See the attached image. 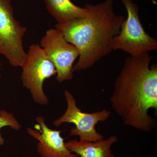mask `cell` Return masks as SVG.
I'll return each mask as SVG.
<instances>
[{"instance_id":"cell-4","label":"cell","mask_w":157,"mask_h":157,"mask_svg":"<svg viewBox=\"0 0 157 157\" xmlns=\"http://www.w3.org/2000/svg\"><path fill=\"white\" fill-rule=\"evenodd\" d=\"M21 68L23 86L29 90L36 103L47 105L48 100L43 90V83L46 79L56 75L57 71L40 45L33 44L29 46Z\"/></svg>"},{"instance_id":"cell-11","label":"cell","mask_w":157,"mask_h":157,"mask_svg":"<svg viewBox=\"0 0 157 157\" xmlns=\"http://www.w3.org/2000/svg\"><path fill=\"white\" fill-rule=\"evenodd\" d=\"M9 126L13 130L18 131L21 125L14 115L5 110L0 111V146L4 144L5 141L1 133V130L4 127Z\"/></svg>"},{"instance_id":"cell-8","label":"cell","mask_w":157,"mask_h":157,"mask_svg":"<svg viewBox=\"0 0 157 157\" xmlns=\"http://www.w3.org/2000/svg\"><path fill=\"white\" fill-rule=\"evenodd\" d=\"M36 121L37 124L34 129L28 128L27 131L29 135L39 141L37 151L40 157H79L66 147L64 139L60 135L62 131L49 128L42 117H38Z\"/></svg>"},{"instance_id":"cell-7","label":"cell","mask_w":157,"mask_h":157,"mask_svg":"<svg viewBox=\"0 0 157 157\" xmlns=\"http://www.w3.org/2000/svg\"><path fill=\"white\" fill-rule=\"evenodd\" d=\"M40 46L54 65L56 79L59 82L71 80L73 76V63L79 56L75 45L65 39L62 32L56 29L46 31L40 41Z\"/></svg>"},{"instance_id":"cell-10","label":"cell","mask_w":157,"mask_h":157,"mask_svg":"<svg viewBox=\"0 0 157 157\" xmlns=\"http://www.w3.org/2000/svg\"><path fill=\"white\" fill-rule=\"evenodd\" d=\"M46 9L58 24L83 18L87 11L73 4L70 0H45Z\"/></svg>"},{"instance_id":"cell-5","label":"cell","mask_w":157,"mask_h":157,"mask_svg":"<svg viewBox=\"0 0 157 157\" xmlns=\"http://www.w3.org/2000/svg\"><path fill=\"white\" fill-rule=\"evenodd\" d=\"M26 31L14 18L11 0H0V54L13 67H21L26 59L23 44Z\"/></svg>"},{"instance_id":"cell-12","label":"cell","mask_w":157,"mask_h":157,"mask_svg":"<svg viewBox=\"0 0 157 157\" xmlns=\"http://www.w3.org/2000/svg\"><path fill=\"white\" fill-rule=\"evenodd\" d=\"M1 65H2V64H1V63H0V66H1ZM1 73H0V78H1Z\"/></svg>"},{"instance_id":"cell-1","label":"cell","mask_w":157,"mask_h":157,"mask_svg":"<svg viewBox=\"0 0 157 157\" xmlns=\"http://www.w3.org/2000/svg\"><path fill=\"white\" fill-rule=\"evenodd\" d=\"M152 59L149 53L127 58L110 98L125 125L147 132L156 126L148 114L151 109L157 113V65L150 66Z\"/></svg>"},{"instance_id":"cell-6","label":"cell","mask_w":157,"mask_h":157,"mask_svg":"<svg viewBox=\"0 0 157 157\" xmlns=\"http://www.w3.org/2000/svg\"><path fill=\"white\" fill-rule=\"evenodd\" d=\"M67 108L64 114L53 121L55 126L59 127L64 123L73 124L70 136H78L80 140L96 141L104 139L103 135L97 132L96 126L100 122L106 121L111 112L106 109L88 113L81 111L76 105V101L68 90L65 91Z\"/></svg>"},{"instance_id":"cell-9","label":"cell","mask_w":157,"mask_h":157,"mask_svg":"<svg viewBox=\"0 0 157 157\" xmlns=\"http://www.w3.org/2000/svg\"><path fill=\"white\" fill-rule=\"evenodd\" d=\"M117 136L113 135L107 139L96 141L79 140H70L65 142L67 148L71 152L81 157H115L111 148L117 142Z\"/></svg>"},{"instance_id":"cell-3","label":"cell","mask_w":157,"mask_h":157,"mask_svg":"<svg viewBox=\"0 0 157 157\" xmlns=\"http://www.w3.org/2000/svg\"><path fill=\"white\" fill-rule=\"evenodd\" d=\"M127 17L119 33L113 39V50H121L135 56L157 49V41L144 30L139 14V7L132 0H121Z\"/></svg>"},{"instance_id":"cell-13","label":"cell","mask_w":157,"mask_h":157,"mask_svg":"<svg viewBox=\"0 0 157 157\" xmlns=\"http://www.w3.org/2000/svg\"></svg>"},{"instance_id":"cell-2","label":"cell","mask_w":157,"mask_h":157,"mask_svg":"<svg viewBox=\"0 0 157 157\" xmlns=\"http://www.w3.org/2000/svg\"><path fill=\"white\" fill-rule=\"evenodd\" d=\"M84 7L87 11L85 17L55 25L78 49L79 59L73 66L74 71L91 67L111 52L113 39L126 19L114 12L113 0L95 5L86 4Z\"/></svg>"}]
</instances>
